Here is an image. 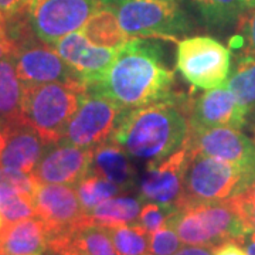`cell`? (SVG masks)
<instances>
[{"label": "cell", "mask_w": 255, "mask_h": 255, "mask_svg": "<svg viewBox=\"0 0 255 255\" xmlns=\"http://www.w3.org/2000/svg\"><path fill=\"white\" fill-rule=\"evenodd\" d=\"M176 207H169V206H162L156 203H147L146 206L140 210V216L137 224L152 236L157 230L167 224L170 216L176 211Z\"/></svg>", "instance_id": "obj_29"}, {"label": "cell", "mask_w": 255, "mask_h": 255, "mask_svg": "<svg viewBox=\"0 0 255 255\" xmlns=\"http://www.w3.org/2000/svg\"><path fill=\"white\" fill-rule=\"evenodd\" d=\"M23 92L24 87L18 78L13 55L0 61V128L23 122Z\"/></svg>", "instance_id": "obj_21"}, {"label": "cell", "mask_w": 255, "mask_h": 255, "mask_svg": "<svg viewBox=\"0 0 255 255\" xmlns=\"http://www.w3.org/2000/svg\"><path fill=\"white\" fill-rule=\"evenodd\" d=\"M216 247L206 246H187L177 250L173 255H213Z\"/></svg>", "instance_id": "obj_35"}, {"label": "cell", "mask_w": 255, "mask_h": 255, "mask_svg": "<svg viewBox=\"0 0 255 255\" xmlns=\"http://www.w3.org/2000/svg\"><path fill=\"white\" fill-rule=\"evenodd\" d=\"M182 241L174 228L166 224L150 236V255H173L182 248Z\"/></svg>", "instance_id": "obj_30"}, {"label": "cell", "mask_w": 255, "mask_h": 255, "mask_svg": "<svg viewBox=\"0 0 255 255\" xmlns=\"http://www.w3.org/2000/svg\"><path fill=\"white\" fill-rule=\"evenodd\" d=\"M3 226H4V221H3V217H1V214H0V230H1Z\"/></svg>", "instance_id": "obj_39"}, {"label": "cell", "mask_w": 255, "mask_h": 255, "mask_svg": "<svg viewBox=\"0 0 255 255\" xmlns=\"http://www.w3.org/2000/svg\"><path fill=\"white\" fill-rule=\"evenodd\" d=\"M233 200L248 234L255 233V182L243 193L233 197Z\"/></svg>", "instance_id": "obj_31"}, {"label": "cell", "mask_w": 255, "mask_h": 255, "mask_svg": "<svg viewBox=\"0 0 255 255\" xmlns=\"http://www.w3.org/2000/svg\"><path fill=\"white\" fill-rule=\"evenodd\" d=\"M189 100L174 97L142 108L122 111L112 140L129 157L159 163L179 150L189 132Z\"/></svg>", "instance_id": "obj_2"}, {"label": "cell", "mask_w": 255, "mask_h": 255, "mask_svg": "<svg viewBox=\"0 0 255 255\" xmlns=\"http://www.w3.org/2000/svg\"><path fill=\"white\" fill-rule=\"evenodd\" d=\"M92 159L94 149L55 143L47 147L31 174L40 184L77 186L91 176Z\"/></svg>", "instance_id": "obj_13"}, {"label": "cell", "mask_w": 255, "mask_h": 255, "mask_svg": "<svg viewBox=\"0 0 255 255\" xmlns=\"http://www.w3.org/2000/svg\"><path fill=\"white\" fill-rule=\"evenodd\" d=\"M23 122L47 145L60 143L65 128L87 94L84 82L23 85Z\"/></svg>", "instance_id": "obj_3"}, {"label": "cell", "mask_w": 255, "mask_h": 255, "mask_svg": "<svg viewBox=\"0 0 255 255\" xmlns=\"http://www.w3.org/2000/svg\"><path fill=\"white\" fill-rule=\"evenodd\" d=\"M140 200L135 197H115L100 203L87 213V220L101 227H117L137 224L140 216Z\"/></svg>", "instance_id": "obj_22"}, {"label": "cell", "mask_w": 255, "mask_h": 255, "mask_svg": "<svg viewBox=\"0 0 255 255\" xmlns=\"http://www.w3.org/2000/svg\"><path fill=\"white\" fill-rule=\"evenodd\" d=\"M183 146L190 153L227 162L255 177V142L238 129L189 127Z\"/></svg>", "instance_id": "obj_11"}, {"label": "cell", "mask_w": 255, "mask_h": 255, "mask_svg": "<svg viewBox=\"0 0 255 255\" xmlns=\"http://www.w3.org/2000/svg\"><path fill=\"white\" fill-rule=\"evenodd\" d=\"M230 46L236 50L238 58H255V7L243 10L237 18V34L231 38Z\"/></svg>", "instance_id": "obj_28"}, {"label": "cell", "mask_w": 255, "mask_h": 255, "mask_svg": "<svg viewBox=\"0 0 255 255\" xmlns=\"http://www.w3.org/2000/svg\"><path fill=\"white\" fill-rule=\"evenodd\" d=\"M105 7L114 11L119 26L130 40H174L190 28L176 0H107Z\"/></svg>", "instance_id": "obj_6"}, {"label": "cell", "mask_w": 255, "mask_h": 255, "mask_svg": "<svg viewBox=\"0 0 255 255\" xmlns=\"http://www.w3.org/2000/svg\"><path fill=\"white\" fill-rule=\"evenodd\" d=\"M75 187H77L75 190L78 194V199L81 201L82 209L85 213L91 211L100 203L117 196L121 191L119 187H117L114 183L108 182V180L102 179L100 176H95V174L85 177Z\"/></svg>", "instance_id": "obj_26"}, {"label": "cell", "mask_w": 255, "mask_h": 255, "mask_svg": "<svg viewBox=\"0 0 255 255\" xmlns=\"http://www.w3.org/2000/svg\"><path fill=\"white\" fill-rule=\"evenodd\" d=\"M201 17L211 26H226L243 13L241 0H191Z\"/></svg>", "instance_id": "obj_27"}, {"label": "cell", "mask_w": 255, "mask_h": 255, "mask_svg": "<svg viewBox=\"0 0 255 255\" xmlns=\"http://www.w3.org/2000/svg\"><path fill=\"white\" fill-rule=\"evenodd\" d=\"M4 145H6V132L3 128H0V155L4 149Z\"/></svg>", "instance_id": "obj_37"}, {"label": "cell", "mask_w": 255, "mask_h": 255, "mask_svg": "<svg viewBox=\"0 0 255 255\" xmlns=\"http://www.w3.org/2000/svg\"><path fill=\"white\" fill-rule=\"evenodd\" d=\"M91 174L114 183L119 190H132L137 183L136 169L129 155L112 139L94 149Z\"/></svg>", "instance_id": "obj_20"}, {"label": "cell", "mask_w": 255, "mask_h": 255, "mask_svg": "<svg viewBox=\"0 0 255 255\" xmlns=\"http://www.w3.org/2000/svg\"><path fill=\"white\" fill-rule=\"evenodd\" d=\"M4 132L6 145L0 155V167L31 174L50 145L26 124L6 128Z\"/></svg>", "instance_id": "obj_17"}, {"label": "cell", "mask_w": 255, "mask_h": 255, "mask_svg": "<svg viewBox=\"0 0 255 255\" xmlns=\"http://www.w3.org/2000/svg\"><path fill=\"white\" fill-rule=\"evenodd\" d=\"M80 31L90 43L105 48H119L130 40L119 26L114 11L107 7L95 11Z\"/></svg>", "instance_id": "obj_23"}, {"label": "cell", "mask_w": 255, "mask_h": 255, "mask_svg": "<svg viewBox=\"0 0 255 255\" xmlns=\"http://www.w3.org/2000/svg\"><path fill=\"white\" fill-rule=\"evenodd\" d=\"M241 246H244L247 255H255V233L248 234Z\"/></svg>", "instance_id": "obj_36"}, {"label": "cell", "mask_w": 255, "mask_h": 255, "mask_svg": "<svg viewBox=\"0 0 255 255\" xmlns=\"http://www.w3.org/2000/svg\"><path fill=\"white\" fill-rule=\"evenodd\" d=\"M174 74L166 67L162 47L146 38L129 40L117 51L100 80L87 85L122 111L142 108L174 98Z\"/></svg>", "instance_id": "obj_1"}, {"label": "cell", "mask_w": 255, "mask_h": 255, "mask_svg": "<svg viewBox=\"0 0 255 255\" xmlns=\"http://www.w3.org/2000/svg\"><path fill=\"white\" fill-rule=\"evenodd\" d=\"M48 233L37 217L4 224L0 230V255H46Z\"/></svg>", "instance_id": "obj_19"}, {"label": "cell", "mask_w": 255, "mask_h": 255, "mask_svg": "<svg viewBox=\"0 0 255 255\" xmlns=\"http://www.w3.org/2000/svg\"><path fill=\"white\" fill-rule=\"evenodd\" d=\"M33 201L36 217L44 223L48 240L63 236L88 221L74 186L38 184Z\"/></svg>", "instance_id": "obj_12"}, {"label": "cell", "mask_w": 255, "mask_h": 255, "mask_svg": "<svg viewBox=\"0 0 255 255\" xmlns=\"http://www.w3.org/2000/svg\"><path fill=\"white\" fill-rule=\"evenodd\" d=\"M107 0H28L26 17L31 30L47 44L78 31L87 20L105 7Z\"/></svg>", "instance_id": "obj_9"}, {"label": "cell", "mask_w": 255, "mask_h": 255, "mask_svg": "<svg viewBox=\"0 0 255 255\" xmlns=\"http://www.w3.org/2000/svg\"><path fill=\"white\" fill-rule=\"evenodd\" d=\"M241 6H243V10L255 7V0H241Z\"/></svg>", "instance_id": "obj_38"}, {"label": "cell", "mask_w": 255, "mask_h": 255, "mask_svg": "<svg viewBox=\"0 0 255 255\" xmlns=\"http://www.w3.org/2000/svg\"><path fill=\"white\" fill-rule=\"evenodd\" d=\"M28 0H0V18L11 20L26 14Z\"/></svg>", "instance_id": "obj_32"}, {"label": "cell", "mask_w": 255, "mask_h": 255, "mask_svg": "<svg viewBox=\"0 0 255 255\" xmlns=\"http://www.w3.org/2000/svg\"><path fill=\"white\" fill-rule=\"evenodd\" d=\"M213 255H247L246 250L237 241H226L214 248Z\"/></svg>", "instance_id": "obj_34"}, {"label": "cell", "mask_w": 255, "mask_h": 255, "mask_svg": "<svg viewBox=\"0 0 255 255\" xmlns=\"http://www.w3.org/2000/svg\"><path fill=\"white\" fill-rule=\"evenodd\" d=\"M190 152L182 146L159 163L147 164V173L140 182V200L176 207L183 197L184 173Z\"/></svg>", "instance_id": "obj_14"}, {"label": "cell", "mask_w": 255, "mask_h": 255, "mask_svg": "<svg viewBox=\"0 0 255 255\" xmlns=\"http://www.w3.org/2000/svg\"><path fill=\"white\" fill-rule=\"evenodd\" d=\"M13 41V60L23 85H38L50 82H84L78 71L57 54L54 47L34 34L26 14L6 20ZM87 85V84H85Z\"/></svg>", "instance_id": "obj_5"}, {"label": "cell", "mask_w": 255, "mask_h": 255, "mask_svg": "<svg viewBox=\"0 0 255 255\" xmlns=\"http://www.w3.org/2000/svg\"><path fill=\"white\" fill-rule=\"evenodd\" d=\"M187 119L189 127L194 128L240 129L247 124L244 111L227 85L207 90L197 100H189Z\"/></svg>", "instance_id": "obj_15"}, {"label": "cell", "mask_w": 255, "mask_h": 255, "mask_svg": "<svg viewBox=\"0 0 255 255\" xmlns=\"http://www.w3.org/2000/svg\"><path fill=\"white\" fill-rule=\"evenodd\" d=\"M48 251L51 255H118L107 228L90 221L48 240Z\"/></svg>", "instance_id": "obj_18"}, {"label": "cell", "mask_w": 255, "mask_h": 255, "mask_svg": "<svg viewBox=\"0 0 255 255\" xmlns=\"http://www.w3.org/2000/svg\"><path fill=\"white\" fill-rule=\"evenodd\" d=\"M53 47L65 63L81 74L87 85L100 80L110 68L118 51V48H105L92 44L80 30L61 37Z\"/></svg>", "instance_id": "obj_16"}, {"label": "cell", "mask_w": 255, "mask_h": 255, "mask_svg": "<svg viewBox=\"0 0 255 255\" xmlns=\"http://www.w3.org/2000/svg\"><path fill=\"white\" fill-rule=\"evenodd\" d=\"M227 87L244 111L247 121L248 118L255 121V58H238Z\"/></svg>", "instance_id": "obj_24"}, {"label": "cell", "mask_w": 255, "mask_h": 255, "mask_svg": "<svg viewBox=\"0 0 255 255\" xmlns=\"http://www.w3.org/2000/svg\"><path fill=\"white\" fill-rule=\"evenodd\" d=\"M254 182L255 177L237 166L210 156L190 153L184 173L183 197L177 209L233 199Z\"/></svg>", "instance_id": "obj_7"}, {"label": "cell", "mask_w": 255, "mask_h": 255, "mask_svg": "<svg viewBox=\"0 0 255 255\" xmlns=\"http://www.w3.org/2000/svg\"><path fill=\"white\" fill-rule=\"evenodd\" d=\"M254 142H255V130H254Z\"/></svg>", "instance_id": "obj_40"}, {"label": "cell", "mask_w": 255, "mask_h": 255, "mask_svg": "<svg viewBox=\"0 0 255 255\" xmlns=\"http://www.w3.org/2000/svg\"><path fill=\"white\" fill-rule=\"evenodd\" d=\"M121 112L110 98L87 88L85 98L70 119L60 143L95 149L112 139Z\"/></svg>", "instance_id": "obj_10"}, {"label": "cell", "mask_w": 255, "mask_h": 255, "mask_svg": "<svg viewBox=\"0 0 255 255\" xmlns=\"http://www.w3.org/2000/svg\"><path fill=\"white\" fill-rule=\"evenodd\" d=\"M105 228L118 255H150V234L139 224Z\"/></svg>", "instance_id": "obj_25"}, {"label": "cell", "mask_w": 255, "mask_h": 255, "mask_svg": "<svg viewBox=\"0 0 255 255\" xmlns=\"http://www.w3.org/2000/svg\"><path fill=\"white\" fill-rule=\"evenodd\" d=\"M13 50H14V41L10 36L7 23L4 18H0V61L4 57L13 54Z\"/></svg>", "instance_id": "obj_33"}, {"label": "cell", "mask_w": 255, "mask_h": 255, "mask_svg": "<svg viewBox=\"0 0 255 255\" xmlns=\"http://www.w3.org/2000/svg\"><path fill=\"white\" fill-rule=\"evenodd\" d=\"M167 224L187 246L217 247L226 241L243 244L248 236L233 199L177 209Z\"/></svg>", "instance_id": "obj_4"}, {"label": "cell", "mask_w": 255, "mask_h": 255, "mask_svg": "<svg viewBox=\"0 0 255 255\" xmlns=\"http://www.w3.org/2000/svg\"><path fill=\"white\" fill-rule=\"evenodd\" d=\"M176 68L194 88H219L227 82L230 51L211 37H189L177 43Z\"/></svg>", "instance_id": "obj_8"}]
</instances>
